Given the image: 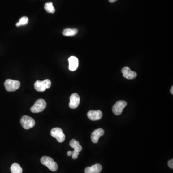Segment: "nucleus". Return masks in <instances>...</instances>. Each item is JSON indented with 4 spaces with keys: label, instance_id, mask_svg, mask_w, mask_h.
<instances>
[{
    "label": "nucleus",
    "instance_id": "4468645a",
    "mask_svg": "<svg viewBox=\"0 0 173 173\" xmlns=\"http://www.w3.org/2000/svg\"><path fill=\"white\" fill-rule=\"evenodd\" d=\"M102 167L100 164H95L91 167H87L85 170V173H100L102 170Z\"/></svg>",
    "mask_w": 173,
    "mask_h": 173
},
{
    "label": "nucleus",
    "instance_id": "a211bd4d",
    "mask_svg": "<svg viewBox=\"0 0 173 173\" xmlns=\"http://www.w3.org/2000/svg\"><path fill=\"white\" fill-rule=\"evenodd\" d=\"M28 22V17L27 16H23L20 19L19 21L16 24L17 27H20L21 26L27 25Z\"/></svg>",
    "mask_w": 173,
    "mask_h": 173
},
{
    "label": "nucleus",
    "instance_id": "aec40b11",
    "mask_svg": "<svg viewBox=\"0 0 173 173\" xmlns=\"http://www.w3.org/2000/svg\"><path fill=\"white\" fill-rule=\"evenodd\" d=\"M72 154H73V152H72V151H68L67 153V154L68 156H70L72 155Z\"/></svg>",
    "mask_w": 173,
    "mask_h": 173
},
{
    "label": "nucleus",
    "instance_id": "f3484780",
    "mask_svg": "<svg viewBox=\"0 0 173 173\" xmlns=\"http://www.w3.org/2000/svg\"><path fill=\"white\" fill-rule=\"evenodd\" d=\"M44 8L48 13L54 14L55 12V8L54 7L52 2H48L46 3L44 6Z\"/></svg>",
    "mask_w": 173,
    "mask_h": 173
},
{
    "label": "nucleus",
    "instance_id": "dca6fc26",
    "mask_svg": "<svg viewBox=\"0 0 173 173\" xmlns=\"http://www.w3.org/2000/svg\"><path fill=\"white\" fill-rule=\"evenodd\" d=\"M12 173H22L23 170L21 167L17 163H13L11 167Z\"/></svg>",
    "mask_w": 173,
    "mask_h": 173
},
{
    "label": "nucleus",
    "instance_id": "4be33fe9",
    "mask_svg": "<svg viewBox=\"0 0 173 173\" xmlns=\"http://www.w3.org/2000/svg\"><path fill=\"white\" fill-rule=\"evenodd\" d=\"M170 92H171V93L172 94H173V87L172 86V88H171V90H170Z\"/></svg>",
    "mask_w": 173,
    "mask_h": 173
},
{
    "label": "nucleus",
    "instance_id": "412c9836",
    "mask_svg": "<svg viewBox=\"0 0 173 173\" xmlns=\"http://www.w3.org/2000/svg\"><path fill=\"white\" fill-rule=\"evenodd\" d=\"M117 1V0H109V1L110 2H111V3H114V2H115Z\"/></svg>",
    "mask_w": 173,
    "mask_h": 173
},
{
    "label": "nucleus",
    "instance_id": "2eb2a0df",
    "mask_svg": "<svg viewBox=\"0 0 173 173\" xmlns=\"http://www.w3.org/2000/svg\"><path fill=\"white\" fill-rule=\"evenodd\" d=\"M78 32V30L76 29H71V28H67L63 31V34L66 36H72L76 35Z\"/></svg>",
    "mask_w": 173,
    "mask_h": 173
},
{
    "label": "nucleus",
    "instance_id": "f8f14e48",
    "mask_svg": "<svg viewBox=\"0 0 173 173\" xmlns=\"http://www.w3.org/2000/svg\"><path fill=\"white\" fill-rule=\"evenodd\" d=\"M104 131L102 128L96 129L92 133L91 139L93 143H97L101 136L104 135Z\"/></svg>",
    "mask_w": 173,
    "mask_h": 173
},
{
    "label": "nucleus",
    "instance_id": "39448f33",
    "mask_svg": "<svg viewBox=\"0 0 173 173\" xmlns=\"http://www.w3.org/2000/svg\"><path fill=\"white\" fill-rule=\"evenodd\" d=\"M20 123L24 129H29L35 126V121L32 117L28 115H24L21 118Z\"/></svg>",
    "mask_w": 173,
    "mask_h": 173
},
{
    "label": "nucleus",
    "instance_id": "ddd939ff",
    "mask_svg": "<svg viewBox=\"0 0 173 173\" xmlns=\"http://www.w3.org/2000/svg\"><path fill=\"white\" fill-rule=\"evenodd\" d=\"M69 69L71 71H75L79 67V60L75 56H71L68 59Z\"/></svg>",
    "mask_w": 173,
    "mask_h": 173
},
{
    "label": "nucleus",
    "instance_id": "f257e3e1",
    "mask_svg": "<svg viewBox=\"0 0 173 173\" xmlns=\"http://www.w3.org/2000/svg\"><path fill=\"white\" fill-rule=\"evenodd\" d=\"M41 163L46 166L50 170L53 172H55L58 169V165L51 157L48 156H43L41 159Z\"/></svg>",
    "mask_w": 173,
    "mask_h": 173
},
{
    "label": "nucleus",
    "instance_id": "0eeeda50",
    "mask_svg": "<svg viewBox=\"0 0 173 173\" xmlns=\"http://www.w3.org/2000/svg\"><path fill=\"white\" fill-rule=\"evenodd\" d=\"M69 144H70V146L71 147L74 149V151L73 152L72 156V158L74 160H76V159H77L78 156H79V153L82 151V148L81 146L80 145L79 141L75 140V139H72L70 141Z\"/></svg>",
    "mask_w": 173,
    "mask_h": 173
},
{
    "label": "nucleus",
    "instance_id": "f03ea898",
    "mask_svg": "<svg viewBox=\"0 0 173 173\" xmlns=\"http://www.w3.org/2000/svg\"><path fill=\"white\" fill-rule=\"evenodd\" d=\"M52 83L49 80H37L34 84V87L36 90L39 92H43L47 89L51 87Z\"/></svg>",
    "mask_w": 173,
    "mask_h": 173
},
{
    "label": "nucleus",
    "instance_id": "1a4fd4ad",
    "mask_svg": "<svg viewBox=\"0 0 173 173\" xmlns=\"http://www.w3.org/2000/svg\"><path fill=\"white\" fill-rule=\"evenodd\" d=\"M123 76L128 80H133L136 77V73L134 71H131L128 67H126L123 68L122 70Z\"/></svg>",
    "mask_w": 173,
    "mask_h": 173
},
{
    "label": "nucleus",
    "instance_id": "6e6552de",
    "mask_svg": "<svg viewBox=\"0 0 173 173\" xmlns=\"http://www.w3.org/2000/svg\"><path fill=\"white\" fill-rule=\"evenodd\" d=\"M127 106V102L124 101H119L113 106V112L115 115H119L122 113L123 110Z\"/></svg>",
    "mask_w": 173,
    "mask_h": 173
},
{
    "label": "nucleus",
    "instance_id": "20e7f679",
    "mask_svg": "<svg viewBox=\"0 0 173 173\" xmlns=\"http://www.w3.org/2000/svg\"><path fill=\"white\" fill-rule=\"evenodd\" d=\"M4 86L8 92H15L20 87V82L18 80L8 79L5 81Z\"/></svg>",
    "mask_w": 173,
    "mask_h": 173
},
{
    "label": "nucleus",
    "instance_id": "9b49d317",
    "mask_svg": "<svg viewBox=\"0 0 173 173\" xmlns=\"http://www.w3.org/2000/svg\"><path fill=\"white\" fill-rule=\"evenodd\" d=\"M88 117L92 121L99 120L102 117V113L100 110L90 111L88 113Z\"/></svg>",
    "mask_w": 173,
    "mask_h": 173
},
{
    "label": "nucleus",
    "instance_id": "9d476101",
    "mask_svg": "<svg viewBox=\"0 0 173 173\" xmlns=\"http://www.w3.org/2000/svg\"><path fill=\"white\" fill-rule=\"evenodd\" d=\"M80 103V97L77 93H73L70 97L69 107L71 109H76L79 106Z\"/></svg>",
    "mask_w": 173,
    "mask_h": 173
},
{
    "label": "nucleus",
    "instance_id": "6ab92c4d",
    "mask_svg": "<svg viewBox=\"0 0 173 173\" xmlns=\"http://www.w3.org/2000/svg\"><path fill=\"white\" fill-rule=\"evenodd\" d=\"M168 165L169 166V167L171 168L172 169L173 168V160L172 159L171 160L169 161L168 162Z\"/></svg>",
    "mask_w": 173,
    "mask_h": 173
},
{
    "label": "nucleus",
    "instance_id": "7ed1b4c3",
    "mask_svg": "<svg viewBox=\"0 0 173 173\" xmlns=\"http://www.w3.org/2000/svg\"><path fill=\"white\" fill-rule=\"evenodd\" d=\"M46 102L43 99H40L36 102L35 104L30 108L32 113H39L42 112L46 107Z\"/></svg>",
    "mask_w": 173,
    "mask_h": 173
},
{
    "label": "nucleus",
    "instance_id": "423d86ee",
    "mask_svg": "<svg viewBox=\"0 0 173 173\" xmlns=\"http://www.w3.org/2000/svg\"><path fill=\"white\" fill-rule=\"evenodd\" d=\"M51 135L54 138H56L60 143L63 142L66 139V136L63 132L62 129L59 128H53L51 131Z\"/></svg>",
    "mask_w": 173,
    "mask_h": 173
}]
</instances>
